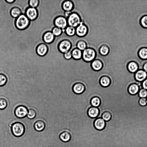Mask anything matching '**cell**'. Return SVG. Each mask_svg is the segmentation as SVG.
Returning a JSON list of instances; mask_svg holds the SVG:
<instances>
[{"mask_svg":"<svg viewBox=\"0 0 147 147\" xmlns=\"http://www.w3.org/2000/svg\"><path fill=\"white\" fill-rule=\"evenodd\" d=\"M52 32L55 37H59L62 35L63 31L62 29L55 27L53 28Z\"/></svg>","mask_w":147,"mask_h":147,"instance_id":"cell-32","label":"cell"},{"mask_svg":"<svg viewBox=\"0 0 147 147\" xmlns=\"http://www.w3.org/2000/svg\"><path fill=\"white\" fill-rule=\"evenodd\" d=\"M54 24L55 27L65 29L68 26L67 19L63 16H59L55 19Z\"/></svg>","mask_w":147,"mask_h":147,"instance_id":"cell-8","label":"cell"},{"mask_svg":"<svg viewBox=\"0 0 147 147\" xmlns=\"http://www.w3.org/2000/svg\"><path fill=\"white\" fill-rule=\"evenodd\" d=\"M140 23L143 28L147 29V15L144 16L141 18Z\"/></svg>","mask_w":147,"mask_h":147,"instance_id":"cell-35","label":"cell"},{"mask_svg":"<svg viewBox=\"0 0 147 147\" xmlns=\"http://www.w3.org/2000/svg\"><path fill=\"white\" fill-rule=\"evenodd\" d=\"M65 32L69 36H73L76 35V28L68 26L65 29Z\"/></svg>","mask_w":147,"mask_h":147,"instance_id":"cell-28","label":"cell"},{"mask_svg":"<svg viewBox=\"0 0 147 147\" xmlns=\"http://www.w3.org/2000/svg\"><path fill=\"white\" fill-rule=\"evenodd\" d=\"M28 112V110L26 107L23 105H20L16 108L14 113L18 118L23 119L27 116Z\"/></svg>","mask_w":147,"mask_h":147,"instance_id":"cell-7","label":"cell"},{"mask_svg":"<svg viewBox=\"0 0 147 147\" xmlns=\"http://www.w3.org/2000/svg\"><path fill=\"white\" fill-rule=\"evenodd\" d=\"M72 12H65L64 14L65 15V17H66L67 18L72 13Z\"/></svg>","mask_w":147,"mask_h":147,"instance_id":"cell-43","label":"cell"},{"mask_svg":"<svg viewBox=\"0 0 147 147\" xmlns=\"http://www.w3.org/2000/svg\"><path fill=\"white\" fill-rule=\"evenodd\" d=\"M139 103L141 106H145L147 105L146 98H140L139 100Z\"/></svg>","mask_w":147,"mask_h":147,"instance_id":"cell-40","label":"cell"},{"mask_svg":"<svg viewBox=\"0 0 147 147\" xmlns=\"http://www.w3.org/2000/svg\"><path fill=\"white\" fill-rule=\"evenodd\" d=\"M110 52V49L107 45L104 44L102 45L99 49V52L102 56L105 57L107 56Z\"/></svg>","mask_w":147,"mask_h":147,"instance_id":"cell-24","label":"cell"},{"mask_svg":"<svg viewBox=\"0 0 147 147\" xmlns=\"http://www.w3.org/2000/svg\"><path fill=\"white\" fill-rule=\"evenodd\" d=\"M55 37L51 31L45 33L43 36V40L47 44H50L55 40Z\"/></svg>","mask_w":147,"mask_h":147,"instance_id":"cell-15","label":"cell"},{"mask_svg":"<svg viewBox=\"0 0 147 147\" xmlns=\"http://www.w3.org/2000/svg\"><path fill=\"white\" fill-rule=\"evenodd\" d=\"M8 79L5 74L0 73V87L5 85L7 83Z\"/></svg>","mask_w":147,"mask_h":147,"instance_id":"cell-31","label":"cell"},{"mask_svg":"<svg viewBox=\"0 0 147 147\" xmlns=\"http://www.w3.org/2000/svg\"><path fill=\"white\" fill-rule=\"evenodd\" d=\"M25 15L30 21L36 19L38 16V12L36 8L29 7L26 10Z\"/></svg>","mask_w":147,"mask_h":147,"instance_id":"cell-10","label":"cell"},{"mask_svg":"<svg viewBox=\"0 0 147 147\" xmlns=\"http://www.w3.org/2000/svg\"><path fill=\"white\" fill-rule=\"evenodd\" d=\"M63 55L64 58L66 60H70L72 58L71 50Z\"/></svg>","mask_w":147,"mask_h":147,"instance_id":"cell-39","label":"cell"},{"mask_svg":"<svg viewBox=\"0 0 147 147\" xmlns=\"http://www.w3.org/2000/svg\"><path fill=\"white\" fill-rule=\"evenodd\" d=\"M76 45V48L82 51H83L87 47L86 42L82 40L78 41Z\"/></svg>","mask_w":147,"mask_h":147,"instance_id":"cell-29","label":"cell"},{"mask_svg":"<svg viewBox=\"0 0 147 147\" xmlns=\"http://www.w3.org/2000/svg\"><path fill=\"white\" fill-rule=\"evenodd\" d=\"M99 114V110L97 107H92L89 108L88 111V116L91 118H96Z\"/></svg>","mask_w":147,"mask_h":147,"instance_id":"cell-21","label":"cell"},{"mask_svg":"<svg viewBox=\"0 0 147 147\" xmlns=\"http://www.w3.org/2000/svg\"><path fill=\"white\" fill-rule=\"evenodd\" d=\"M147 98V97L146 98Z\"/></svg>","mask_w":147,"mask_h":147,"instance_id":"cell-45","label":"cell"},{"mask_svg":"<svg viewBox=\"0 0 147 147\" xmlns=\"http://www.w3.org/2000/svg\"><path fill=\"white\" fill-rule=\"evenodd\" d=\"M13 135L16 137L22 136L25 133V127L24 124L21 122H16L14 123L11 127Z\"/></svg>","mask_w":147,"mask_h":147,"instance_id":"cell-3","label":"cell"},{"mask_svg":"<svg viewBox=\"0 0 147 147\" xmlns=\"http://www.w3.org/2000/svg\"><path fill=\"white\" fill-rule=\"evenodd\" d=\"M39 4V0H29V4L30 7L36 8Z\"/></svg>","mask_w":147,"mask_h":147,"instance_id":"cell-37","label":"cell"},{"mask_svg":"<svg viewBox=\"0 0 147 147\" xmlns=\"http://www.w3.org/2000/svg\"><path fill=\"white\" fill-rule=\"evenodd\" d=\"M142 88L147 90V78L142 82Z\"/></svg>","mask_w":147,"mask_h":147,"instance_id":"cell-41","label":"cell"},{"mask_svg":"<svg viewBox=\"0 0 147 147\" xmlns=\"http://www.w3.org/2000/svg\"><path fill=\"white\" fill-rule=\"evenodd\" d=\"M139 57L142 60H147V48L143 47L140 48L138 53Z\"/></svg>","mask_w":147,"mask_h":147,"instance_id":"cell-25","label":"cell"},{"mask_svg":"<svg viewBox=\"0 0 147 147\" xmlns=\"http://www.w3.org/2000/svg\"><path fill=\"white\" fill-rule=\"evenodd\" d=\"M90 104L92 106L95 107H99L101 104V100L99 97H94L92 98Z\"/></svg>","mask_w":147,"mask_h":147,"instance_id":"cell-30","label":"cell"},{"mask_svg":"<svg viewBox=\"0 0 147 147\" xmlns=\"http://www.w3.org/2000/svg\"><path fill=\"white\" fill-rule=\"evenodd\" d=\"M6 2L9 4H12L14 3L15 0H5Z\"/></svg>","mask_w":147,"mask_h":147,"instance_id":"cell-44","label":"cell"},{"mask_svg":"<svg viewBox=\"0 0 147 147\" xmlns=\"http://www.w3.org/2000/svg\"><path fill=\"white\" fill-rule=\"evenodd\" d=\"M134 77L137 81L142 82L147 78V73L143 69L138 70L135 73Z\"/></svg>","mask_w":147,"mask_h":147,"instance_id":"cell-13","label":"cell"},{"mask_svg":"<svg viewBox=\"0 0 147 147\" xmlns=\"http://www.w3.org/2000/svg\"><path fill=\"white\" fill-rule=\"evenodd\" d=\"M61 7L65 12H72L74 8V5L72 1L67 0L62 3Z\"/></svg>","mask_w":147,"mask_h":147,"instance_id":"cell-12","label":"cell"},{"mask_svg":"<svg viewBox=\"0 0 147 147\" xmlns=\"http://www.w3.org/2000/svg\"><path fill=\"white\" fill-rule=\"evenodd\" d=\"M96 58V53L92 48L87 47L82 51V59L86 62H91Z\"/></svg>","mask_w":147,"mask_h":147,"instance_id":"cell-2","label":"cell"},{"mask_svg":"<svg viewBox=\"0 0 147 147\" xmlns=\"http://www.w3.org/2000/svg\"><path fill=\"white\" fill-rule=\"evenodd\" d=\"M111 80L110 78L107 76L102 77L100 80L101 85L104 87H107L110 84Z\"/></svg>","mask_w":147,"mask_h":147,"instance_id":"cell-26","label":"cell"},{"mask_svg":"<svg viewBox=\"0 0 147 147\" xmlns=\"http://www.w3.org/2000/svg\"><path fill=\"white\" fill-rule=\"evenodd\" d=\"M138 82L134 74L125 71L120 77L117 89L118 119L121 129H137L145 119L147 114V106L139 104L140 98L138 93L130 94L128 89L131 84Z\"/></svg>","mask_w":147,"mask_h":147,"instance_id":"cell-1","label":"cell"},{"mask_svg":"<svg viewBox=\"0 0 147 147\" xmlns=\"http://www.w3.org/2000/svg\"><path fill=\"white\" fill-rule=\"evenodd\" d=\"M112 118L111 113L108 112H104L102 116V118L106 121L107 122L110 120Z\"/></svg>","mask_w":147,"mask_h":147,"instance_id":"cell-38","label":"cell"},{"mask_svg":"<svg viewBox=\"0 0 147 147\" xmlns=\"http://www.w3.org/2000/svg\"><path fill=\"white\" fill-rule=\"evenodd\" d=\"M59 137L60 140L63 142H67L71 140V135L69 132L64 131L60 133Z\"/></svg>","mask_w":147,"mask_h":147,"instance_id":"cell-20","label":"cell"},{"mask_svg":"<svg viewBox=\"0 0 147 147\" xmlns=\"http://www.w3.org/2000/svg\"><path fill=\"white\" fill-rule=\"evenodd\" d=\"M30 21L25 14H22L16 19L15 25L17 28L20 30H23L27 28L30 23Z\"/></svg>","mask_w":147,"mask_h":147,"instance_id":"cell-4","label":"cell"},{"mask_svg":"<svg viewBox=\"0 0 147 147\" xmlns=\"http://www.w3.org/2000/svg\"><path fill=\"white\" fill-rule=\"evenodd\" d=\"M82 51L76 48L72 51V58L76 60H79L82 59Z\"/></svg>","mask_w":147,"mask_h":147,"instance_id":"cell-23","label":"cell"},{"mask_svg":"<svg viewBox=\"0 0 147 147\" xmlns=\"http://www.w3.org/2000/svg\"><path fill=\"white\" fill-rule=\"evenodd\" d=\"M127 68L128 71L132 73H135L139 69V66L137 63L134 61H131L128 64Z\"/></svg>","mask_w":147,"mask_h":147,"instance_id":"cell-22","label":"cell"},{"mask_svg":"<svg viewBox=\"0 0 147 147\" xmlns=\"http://www.w3.org/2000/svg\"><path fill=\"white\" fill-rule=\"evenodd\" d=\"M72 45L71 41L67 39H63L59 43L58 48L60 52L64 54L71 50Z\"/></svg>","mask_w":147,"mask_h":147,"instance_id":"cell-6","label":"cell"},{"mask_svg":"<svg viewBox=\"0 0 147 147\" xmlns=\"http://www.w3.org/2000/svg\"><path fill=\"white\" fill-rule=\"evenodd\" d=\"M138 94L140 98H146L147 97V90L142 88L140 89Z\"/></svg>","mask_w":147,"mask_h":147,"instance_id":"cell-36","label":"cell"},{"mask_svg":"<svg viewBox=\"0 0 147 147\" xmlns=\"http://www.w3.org/2000/svg\"><path fill=\"white\" fill-rule=\"evenodd\" d=\"M7 106V100L4 98H0V110H3L5 109Z\"/></svg>","mask_w":147,"mask_h":147,"instance_id":"cell-34","label":"cell"},{"mask_svg":"<svg viewBox=\"0 0 147 147\" xmlns=\"http://www.w3.org/2000/svg\"><path fill=\"white\" fill-rule=\"evenodd\" d=\"M22 14V13L21 10L18 7H14L12 9L11 11V15L15 18H17Z\"/></svg>","mask_w":147,"mask_h":147,"instance_id":"cell-27","label":"cell"},{"mask_svg":"<svg viewBox=\"0 0 147 147\" xmlns=\"http://www.w3.org/2000/svg\"><path fill=\"white\" fill-rule=\"evenodd\" d=\"M67 19L68 26L75 28L82 22L80 15L76 12H72Z\"/></svg>","mask_w":147,"mask_h":147,"instance_id":"cell-5","label":"cell"},{"mask_svg":"<svg viewBox=\"0 0 147 147\" xmlns=\"http://www.w3.org/2000/svg\"><path fill=\"white\" fill-rule=\"evenodd\" d=\"M36 115L37 113L36 111L33 109H30L28 110L27 117L29 119L33 120L36 117Z\"/></svg>","mask_w":147,"mask_h":147,"instance_id":"cell-33","label":"cell"},{"mask_svg":"<svg viewBox=\"0 0 147 147\" xmlns=\"http://www.w3.org/2000/svg\"><path fill=\"white\" fill-rule=\"evenodd\" d=\"M106 125V122L102 118L96 119L94 123V126L97 130H103L105 128Z\"/></svg>","mask_w":147,"mask_h":147,"instance_id":"cell-11","label":"cell"},{"mask_svg":"<svg viewBox=\"0 0 147 147\" xmlns=\"http://www.w3.org/2000/svg\"><path fill=\"white\" fill-rule=\"evenodd\" d=\"M48 48L45 43H43L39 45L36 49V52L37 54L39 56L43 57L45 56L47 53Z\"/></svg>","mask_w":147,"mask_h":147,"instance_id":"cell-14","label":"cell"},{"mask_svg":"<svg viewBox=\"0 0 147 147\" xmlns=\"http://www.w3.org/2000/svg\"><path fill=\"white\" fill-rule=\"evenodd\" d=\"M88 31L87 26L82 22L76 28V35L79 37L85 36L87 34Z\"/></svg>","mask_w":147,"mask_h":147,"instance_id":"cell-9","label":"cell"},{"mask_svg":"<svg viewBox=\"0 0 147 147\" xmlns=\"http://www.w3.org/2000/svg\"><path fill=\"white\" fill-rule=\"evenodd\" d=\"M85 87L84 85L80 83H77L75 84L73 86L74 92L77 94H80L85 90Z\"/></svg>","mask_w":147,"mask_h":147,"instance_id":"cell-19","label":"cell"},{"mask_svg":"<svg viewBox=\"0 0 147 147\" xmlns=\"http://www.w3.org/2000/svg\"><path fill=\"white\" fill-rule=\"evenodd\" d=\"M46 126L45 123L43 121L39 120L36 121L34 124V127L35 130L40 132L43 131Z\"/></svg>","mask_w":147,"mask_h":147,"instance_id":"cell-18","label":"cell"},{"mask_svg":"<svg viewBox=\"0 0 147 147\" xmlns=\"http://www.w3.org/2000/svg\"><path fill=\"white\" fill-rule=\"evenodd\" d=\"M91 67L92 69L96 71L101 70L103 67V63L100 59H96L91 63Z\"/></svg>","mask_w":147,"mask_h":147,"instance_id":"cell-16","label":"cell"},{"mask_svg":"<svg viewBox=\"0 0 147 147\" xmlns=\"http://www.w3.org/2000/svg\"><path fill=\"white\" fill-rule=\"evenodd\" d=\"M142 88V84H139L134 83L129 86L128 90L130 94L134 95L138 93L140 89Z\"/></svg>","mask_w":147,"mask_h":147,"instance_id":"cell-17","label":"cell"},{"mask_svg":"<svg viewBox=\"0 0 147 147\" xmlns=\"http://www.w3.org/2000/svg\"><path fill=\"white\" fill-rule=\"evenodd\" d=\"M143 70L147 73V62H146L144 64Z\"/></svg>","mask_w":147,"mask_h":147,"instance_id":"cell-42","label":"cell"}]
</instances>
